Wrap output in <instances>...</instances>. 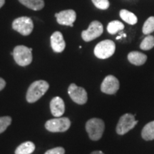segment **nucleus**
<instances>
[{
  "label": "nucleus",
  "mask_w": 154,
  "mask_h": 154,
  "mask_svg": "<svg viewBox=\"0 0 154 154\" xmlns=\"http://www.w3.org/2000/svg\"><path fill=\"white\" fill-rule=\"evenodd\" d=\"M65 150L62 147H56L54 149L48 150L44 154H64Z\"/></svg>",
  "instance_id": "b1692460"
},
{
  "label": "nucleus",
  "mask_w": 154,
  "mask_h": 154,
  "mask_svg": "<svg viewBox=\"0 0 154 154\" xmlns=\"http://www.w3.org/2000/svg\"><path fill=\"white\" fill-rule=\"evenodd\" d=\"M116 44L111 40L106 39L100 42L94 48V54L97 58L105 59L111 57L115 52Z\"/></svg>",
  "instance_id": "20e7f679"
},
{
  "label": "nucleus",
  "mask_w": 154,
  "mask_h": 154,
  "mask_svg": "<svg viewBox=\"0 0 154 154\" xmlns=\"http://www.w3.org/2000/svg\"><path fill=\"white\" fill-rule=\"evenodd\" d=\"M11 123V118L9 116L0 117V134L8 128Z\"/></svg>",
  "instance_id": "4be33fe9"
},
{
  "label": "nucleus",
  "mask_w": 154,
  "mask_h": 154,
  "mask_svg": "<svg viewBox=\"0 0 154 154\" xmlns=\"http://www.w3.org/2000/svg\"><path fill=\"white\" fill-rule=\"evenodd\" d=\"M154 47V36L151 35H148L143 38V41L140 43V48L144 51L151 49Z\"/></svg>",
  "instance_id": "aec40b11"
},
{
  "label": "nucleus",
  "mask_w": 154,
  "mask_h": 154,
  "mask_svg": "<svg viewBox=\"0 0 154 154\" xmlns=\"http://www.w3.org/2000/svg\"><path fill=\"white\" fill-rule=\"evenodd\" d=\"M5 0H0V8L5 5Z\"/></svg>",
  "instance_id": "bb28decb"
},
{
  "label": "nucleus",
  "mask_w": 154,
  "mask_h": 154,
  "mask_svg": "<svg viewBox=\"0 0 154 154\" xmlns=\"http://www.w3.org/2000/svg\"><path fill=\"white\" fill-rule=\"evenodd\" d=\"M57 17V21L59 24L65 25V26H74L73 23L76 19V14L74 10L67 9V10L61 11L60 12L55 14Z\"/></svg>",
  "instance_id": "9b49d317"
},
{
  "label": "nucleus",
  "mask_w": 154,
  "mask_h": 154,
  "mask_svg": "<svg viewBox=\"0 0 154 154\" xmlns=\"http://www.w3.org/2000/svg\"><path fill=\"white\" fill-rule=\"evenodd\" d=\"M51 46L54 51L61 53L66 47V43L62 34L60 32H55L51 36Z\"/></svg>",
  "instance_id": "f8f14e48"
},
{
  "label": "nucleus",
  "mask_w": 154,
  "mask_h": 154,
  "mask_svg": "<svg viewBox=\"0 0 154 154\" xmlns=\"http://www.w3.org/2000/svg\"><path fill=\"white\" fill-rule=\"evenodd\" d=\"M71 121L66 117L50 119L45 124V128L50 132H64L70 128Z\"/></svg>",
  "instance_id": "423d86ee"
},
{
  "label": "nucleus",
  "mask_w": 154,
  "mask_h": 154,
  "mask_svg": "<svg viewBox=\"0 0 154 154\" xmlns=\"http://www.w3.org/2000/svg\"><path fill=\"white\" fill-rule=\"evenodd\" d=\"M103 32V25L99 21H93L86 30L83 31L82 37L84 41L91 42L95 38L99 37Z\"/></svg>",
  "instance_id": "6e6552de"
},
{
  "label": "nucleus",
  "mask_w": 154,
  "mask_h": 154,
  "mask_svg": "<svg viewBox=\"0 0 154 154\" xmlns=\"http://www.w3.org/2000/svg\"><path fill=\"white\" fill-rule=\"evenodd\" d=\"M49 88V84L44 80L36 81L31 84L26 93V101L34 103L45 94Z\"/></svg>",
  "instance_id": "f257e3e1"
},
{
  "label": "nucleus",
  "mask_w": 154,
  "mask_h": 154,
  "mask_svg": "<svg viewBox=\"0 0 154 154\" xmlns=\"http://www.w3.org/2000/svg\"><path fill=\"white\" fill-rule=\"evenodd\" d=\"M6 86V82L2 78H0V91L4 89V88Z\"/></svg>",
  "instance_id": "393cba45"
},
{
  "label": "nucleus",
  "mask_w": 154,
  "mask_h": 154,
  "mask_svg": "<svg viewBox=\"0 0 154 154\" xmlns=\"http://www.w3.org/2000/svg\"><path fill=\"white\" fill-rule=\"evenodd\" d=\"M32 49L25 46L19 45L14 47L11 54L14 57V61L21 66L29 65L32 61Z\"/></svg>",
  "instance_id": "7ed1b4c3"
},
{
  "label": "nucleus",
  "mask_w": 154,
  "mask_h": 154,
  "mask_svg": "<svg viewBox=\"0 0 154 154\" xmlns=\"http://www.w3.org/2000/svg\"><path fill=\"white\" fill-rule=\"evenodd\" d=\"M128 59L132 64L141 66L146 63L147 56L139 51H131L128 54Z\"/></svg>",
  "instance_id": "4468645a"
},
{
  "label": "nucleus",
  "mask_w": 154,
  "mask_h": 154,
  "mask_svg": "<svg viewBox=\"0 0 154 154\" xmlns=\"http://www.w3.org/2000/svg\"><path fill=\"white\" fill-rule=\"evenodd\" d=\"M119 81L114 76H106L101 85V90L106 94H115L119 89Z\"/></svg>",
  "instance_id": "9d476101"
},
{
  "label": "nucleus",
  "mask_w": 154,
  "mask_h": 154,
  "mask_svg": "<svg viewBox=\"0 0 154 154\" xmlns=\"http://www.w3.org/2000/svg\"><path fill=\"white\" fill-rule=\"evenodd\" d=\"M92 2L98 9L106 10L109 7V0H91Z\"/></svg>",
  "instance_id": "5701e85b"
},
{
  "label": "nucleus",
  "mask_w": 154,
  "mask_h": 154,
  "mask_svg": "<svg viewBox=\"0 0 154 154\" xmlns=\"http://www.w3.org/2000/svg\"><path fill=\"white\" fill-rule=\"evenodd\" d=\"M138 124V121L135 119V116L131 113L123 115L119 119L116 126V133L119 135H124L134 128Z\"/></svg>",
  "instance_id": "0eeeda50"
},
{
  "label": "nucleus",
  "mask_w": 154,
  "mask_h": 154,
  "mask_svg": "<svg viewBox=\"0 0 154 154\" xmlns=\"http://www.w3.org/2000/svg\"><path fill=\"white\" fill-rule=\"evenodd\" d=\"M143 33L144 34H151L154 32V17H150L144 23L143 26Z\"/></svg>",
  "instance_id": "412c9836"
},
{
  "label": "nucleus",
  "mask_w": 154,
  "mask_h": 154,
  "mask_svg": "<svg viewBox=\"0 0 154 154\" xmlns=\"http://www.w3.org/2000/svg\"><path fill=\"white\" fill-rule=\"evenodd\" d=\"M124 29V25L122 22H119V21L115 20L112 21L108 24L107 26V31L109 34H115L117 32H120Z\"/></svg>",
  "instance_id": "6ab92c4d"
},
{
  "label": "nucleus",
  "mask_w": 154,
  "mask_h": 154,
  "mask_svg": "<svg viewBox=\"0 0 154 154\" xmlns=\"http://www.w3.org/2000/svg\"><path fill=\"white\" fill-rule=\"evenodd\" d=\"M68 94L72 101L78 104H85L88 100L87 93L84 88L72 84L68 88Z\"/></svg>",
  "instance_id": "1a4fd4ad"
},
{
  "label": "nucleus",
  "mask_w": 154,
  "mask_h": 154,
  "mask_svg": "<svg viewBox=\"0 0 154 154\" xmlns=\"http://www.w3.org/2000/svg\"><path fill=\"white\" fill-rule=\"evenodd\" d=\"M35 150V145L31 141L20 144L15 150V154H31Z\"/></svg>",
  "instance_id": "dca6fc26"
},
{
  "label": "nucleus",
  "mask_w": 154,
  "mask_h": 154,
  "mask_svg": "<svg viewBox=\"0 0 154 154\" xmlns=\"http://www.w3.org/2000/svg\"><path fill=\"white\" fill-rule=\"evenodd\" d=\"M120 17L125 22L128 23V24L134 25L138 22L137 17L134 13L131 12L126 9H121L120 11Z\"/></svg>",
  "instance_id": "a211bd4d"
},
{
  "label": "nucleus",
  "mask_w": 154,
  "mask_h": 154,
  "mask_svg": "<svg viewBox=\"0 0 154 154\" xmlns=\"http://www.w3.org/2000/svg\"><path fill=\"white\" fill-rule=\"evenodd\" d=\"M23 5L34 11L41 10L44 7V0H19Z\"/></svg>",
  "instance_id": "2eb2a0df"
},
{
  "label": "nucleus",
  "mask_w": 154,
  "mask_h": 154,
  "mask_svg": "<svg viewBox=\"0 0 154 154\" xmlns=\"http://www.w3.org/2000/svg\"><path fill=\"white\" fill-rule=\"evenodd\" d=\"M12 28L22 35L28 36L33 31L34 24L29 17H21L14 19L12 23Z\"/></svg>",
  "instance_id": "39448f33"
},
{
  "label": "nucleus",
  "mask_w": 154,
  "mask_h": 154,
  "mask_svg": "<svg viewBox=\"0 0 154 154\" xmlns=\"http://www.w3.org/2000/svg\"><path fill=\"white\" fill-rule=\"evenodd\" d=\"M141 136L145 140H154V121L148 123L141 131Z\"/></svg>",
  "instance_id": "f3484780"
},
{
  "label": "nucleus",
  "mask_w": 154,
  "mask_h": 154,
  "mask_svg": "<svg viewBox=\"0 0 154 154\" xmlns=\"http://www.w3.org/2000/svg\"><path fill=\"white\" fill-rule=\"evenodd\" d=\"M104 129V122L100 119H91L86 124V130L92 140H99L102 137Z\"/></svg>",
  "instance_id": "f03ea898"
},
{
  "label": "nucleus",
  "mask_w": 154,
  "mask_h": 154,
  "mask_svg": "<svg viewBox=\"0 0 154 154\" xmlns=\"http://www.w3.org/2000/svg\"><path fill=\"white\" fill-rule=\"evenodd\" d=\"M50 109L52 115L55 117H60L64 113L65 104L60 97H54L50 102Z\"/></svg>",
  "instance_id": "ddd939ff"
},
{
  "label": "nucleus",
  "mask_w": 154,
  "mask_h": 154,
  "mask_svg": "<svg viewBox=\"0 0 154 154\" xmlns=\"http://www.w3.org/2000/svg\"><path fill=\"white\" fill-rule=\"evenodd\" d=\"M91 154H104V153H103V152L101 151H95L91 152Z\"/></svg>",
  "instance_id": "a878e982"
}]
</instances>
